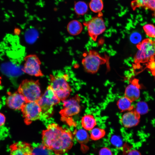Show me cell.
<instances>
[{
  "label": "cell",
  "mask_w": 155,
  "mask_h": 155,
  "mask_svg": "<svg viewBox=\"0 0 155 155\" xmlns=\"http://www.w3.org/2000/svg\"><path fill=\"white\" fill-rule=\"evenodd\" d=\"M38 33L34 29H31L26 32L25 37L27 42L31 43L34 42L37 39Z\"/></svg>",
  "instance_id": "obj_22"
},
{
  "label": "cell",
  "mask_w": 155,
  "mask_h": 155,
  "mask_svg": "<svg viewBox=\"0 0 155 155\" xmlns=\"http://www.w3.org/2000/svg\"><path fill=\"white\" fill-rule=\"evenodd\" d=\"M106 132L104 129L98 127L94 128L91 131L90 138L92 140H97L103 138Z\"/></svg>",
  "instance_id": "obj_21"
},
{
  "label": "cell",
  "mask_w": 155,
  "mask_h": 155,
  "mask_svg": "<svg viewBox=\"0 0 155 155\" xmlns=\"http://www.w3.org/2000/svg\"><path fill=\"white\" fill-rule=\"evenodd\" d=\"M153 15L155 17V10L153 11Z\"/></svg>",
  "instance_id": "obj_32"
},
{
  "label": "cell",
  "mask_w": 155,
  "mask_h": 155,
  "mask_svg": "<svg viewBox=\"0 0 155 155\" xmlns=\"http://www.w3.org/2000/svg\"><path fill=\"white\" fill-rule=\"evenodd\" d=\"M89 7L93 12L100 13L104 8L102 0H91L89 3Z\"/></svg>",
  "instance_id": "obj_20"
},
{
  "label": "cell",
  "mask_w": 155,
  "mask_h": 155,
  "mask_svg": "<svg viewBox=\"0 0 155 155\" xmlns=\"http://www.w3.org/2000/svg\"><path fill=\"white\" fill-rule=\"evenodd\" d=\"M75 138L80 143L86 144L89 141L90 136L86 131L84 129H80L74 132Z\"/></svg>",
  "instance_id": "obj_18"
},
{
  "label": "cell",
  "mask_w": 155,
  "mask_h": 155,
  "mask_svg": "<svg viewBox=\"0 0 155 155\" xmlns=\"http://www.w3.org/2000/svg\"><path fill=\"white\" fill-rule=\"evenodd\" d=\"M5 117L2 113H0V127L3 125L5 121Z\"/></svg>",
  "instance_id": "obj_30"
},
{
  "label": "cell",
  "mask_w": 155,
  "mask_h": 155,
  "mask_svg": "<svg viewBox=\"0 0 155 155\" xmlns=\"http://www.w3.org/2000/svg\"><path fill=\"white\" fill-rule=\"evenodd\" d=\"M140 86L138 82L135 80L126 88L125 96L132 102L137 100L140 96Z\"/></svg>",
  "instance_id": "obj_14"
},
{
  "label": "cell",
  "mask_w": 155,
  "mask_h": 155,
  "mask_svg": "<svg viewBox=\"0 0 155 155\" xmlns=\"http://www.w3.org/2000/svg\"><path fill=\"white\" fill-rule=\"evenodd\" d=\"M98 155H113L111 150L107 147H103L99 150Z\"/></svg>",
  "instance_id": "obj_28"
},
{
  "label": "cell",
  "mask_w": 155,
  "mask_h": 155,
  "mask_svg": "<svg viewBox=\"0 0 155 155\" xmlns=\"http://www.w3.org/2000/svg\"><path fill=\"white\" fill-rule=\"evenodd\" d=\"M60 101L49 85L36 102L41 108V116L48 118L51 116L53 113V106L58 104Z\"/></svg>",
  "instance_id": "obj_3"
},
{
  "label": "cell",
  "mask_w": 155,
  "mask_h": 155,
  "mask_svg": "<svg viewBox=\"0 0 155 155\" xmlns=\"http://www.w3.org/2000/svg\"><path fill=\"white\" fill-rule=\"evenodd\" d=\"M153 11L155 10V0H150L145 7Z\"/></svg>",
  "instance_id": "obj_29"
},
{
  "label": "cell",
  "mask_w": 155,
  "mask_h": 155,
  "mask_svg": "<svg viewBox=\"0 0 155 155\" xmlns=\"http://www.w3.org/2000/svg\"><path fill=\"white\" fill-rule=\"evenodd\" d=\"M142 39L140 34L136 32L132 33L130 36V40L131 42L133 44L139 43Z\"/></svg>",
  "instance_id": "obj_27"
},
{
  "label": "cell",
  "mask_w": 155,
  "mask_h": 155,
  "mask_svg": "<svg viewBox=\"0 0 155 155\" xmlns=\"http://www.w3.org/2000/svg\"><path fill=\"white\" fill-rule=\"evenodd\" d=\"M80 100L79 96L77 95L71 98L62 101L63 108L60 114L63 120H68V118L79 113L80 110Z\"/></svg>",
  "instance_id": "obj_9"
},
{
  "label": "cell",
  "mask_w": 155,
  "mask_h": 155,
  "mask_svg": "<svg viewBox=\"0 0 155 155\" xmlns=\"http://www.w3.org/2000/svg\"><path fill=\"white\" fill-rule=\"evenodd\" d=\"M83 27L81 23L76 20H73L70 22L67 26V30L71 35L76 36L81 33Z\"/></svg>",
  "instance_id": "obj_16"
},
{
  "label": "cell",
  "mask_w": 155,
  "mask_h": 155,
  "mask_svg": "<svg viewBox=\"0 0 155 155\" xmlns=\"http://www.w3.org/2000/svg\"><path fill=\"white\" fill-rule=\"evenodd\" d=\"M74 9L77 15L82 16L87 12L88 7L87 4L84 1H79L75 3Z\"/></svg>",
  "instance_id": "obj_19"
},
{
  "label": "cell",
  "mask_w": 155,
  "mask_h": 155,
  "mask_svg": "<svg viewBox=\"0 0 155 155\" xmlns=\"http://www.w3.org/2000/svg\"><path fill=\"white\" fill-rule=\"evenodd\" d=\"M150 0H133L131 3V6L134 10L135 8L140 7L145 8Z\"/></svg>",
  "instance_id": "obj_25"
},
{
  "label": "cell",
  "mask_w": 155,
  "mask_h": 155,
  "mask_svg": "<svg viewBox=\"0 0 155 155\" xmlns=\"http://www.w3.org/2000/svg\"><path fill=\"white\" fill-rule=\"evenodd\" d=\"M42 135L43 148L52 151L57 155L66 153L73 145V136L70 131L55 123L48 125L42 131Z\"/></svg>",
  "instance_id": "obj_1"
},
{
  "label": "cell",
  "mask_w": 155,
  "mask_h": 155,
  "mask_svg": "<svg viewBox=\"0 0 155 155\" xmlns=\"http://www.w3.org/2000/svg\"><path fill=\"white\" fill-rule=\"evenodd\" d=\"M135 110L140 115L147 113L148 111L147 104L144 102H139L137 104Z\"/></svg>",
  "instance_id": "obj_23"
},
{
  "label": "cell",
  "mask_w": 155,
  "mask_h": 155,
  "mask_svg": "<svg viewBox=\"0 0 155 155\" xmlns=\"http://www.w3.org/2000/svg\"><path fill=\"white\" fill-rule=\"evenodd\" d=\"M110 142L111 144L116 148H121L123 145L122 139L120 137L116 135H113L111 137Z\"/></svg>",
  "instance_id": "obj_26"
},
{
  "label": "cell",
  "mask_w": 155,
  "mask_h": 155,
  "mask_svg": "<svg viewBox=\"0 0 155 155\" xmlns=\"http://www.w3.org/2000/svg\"><path fill=\"white\" fill-rule=\"evenodd\" d=\"M140 115L135 109L125 113L120 121L124 127L129 128L137 125L140 122Z\"/></svg>",
  "instance_id": "obj_13"
},
{
  "label": "cell",
  "mask_w": 155,
  "mask_h": 155,
  "mask_svg": "<svg viewBox=\"0 0 155 155\" xmlns=\"http://www.w3.org/2000/svg\"><path fill=\"white\" fill-rule=\"evenodd\" d=\"M39 84L38 80H24L20 85L18 92L24 96L27 102H36L41 96Z\"/></svg>",
  "instance_id": "obj_4"
},
{
  "label": "cell",
  "mask_w": 155,
  "mask_h": 155,
  "mask_svg": "<svg viewBox=\"0 0 155 155\" xmlns=\"http://www.w3.org/2000/svg\"><path fill=\"white\" fill-rule=\"evenodd\" d=\"M24 60L25 63L22 68L23 72L36 77L43 75L40 69L41 61L36 55H28L25 57Z\"/></svg>",
  "instance_id": "obj_10"
},
{
  "label": "cell",
  "mask_w": 155,
  "mask_h": 155,
  "mask_svg": "<svg viewBox=\"0 0 155 155\" xmlns=\"http://www.w3.org/2000/svg\"><path fill=\"white\" fill-rule=\"evenodd\" d=\"M143 28L148 36L151 38H155V26L153 25L146 24L144 26Z\"/></svg>",
  "instance_id": "obj_24"
},
{
  "label": "cell",
  "mask_w": 155,
  "mask_h": 155,
  "mask_svg": "<svg viewBox=\"0 0 155 155\" xmlns=\"http://www.w3.org/2000/svg\"><path fill=\"white\" fill-rule=\"evenodd\" d=\"M127 155H142L140 152L137 150H133L130 151Z\"/></svg>",
  "instance_id": "obj_31"
},
{
  "label": "cell",
  "mask_w": 155,
  "mask_h": 155,
  "mask_svg": "<svg viewBox=\"0 0 155 155\" xmlns=\"http://www.w3.org/2000/svg\"><path fill=\"white\" fill-rule=\"evenodd\" d=\"M9 155H34L31 145L26 142L19 141L11 144L9 147Z\"/></svg>",
  "instance_id": "obj_11"
},
{
  "label": "cell",
  "mask_w": 155,
  "mask_h": 155,
  "mask_svg": "<svg viewBox=\"0 0 155 155\" xmlns=\"http://www.w3.org/2000/svg\"><path fill=\"white\" fill-rule=\"evenodd\" d=\"M21 110L24 123L27 125L39 119L41 117V108L36 102H27L23 105Z\"/></svg>",
  "instance_id": "obj_7"
},
{
  "label": "cell",
  "mask_w": 155,
  "mask_h": 155,
  "mask_svg": "<svg viewBox=\"0 0 155 155\" xmlns=\"http://www.w3.org/2000/svg\"><path fill=\"white\" fill-rule=\"evenodd\" d=\"M27 101L24 96L18 91L13 93H8L6 103L9 108L14 110L21 109Z\"/></svg>",
  "instance_id": "obj_12"
},
{
  "label": "cell",
  "mask_w": 155,
  "mask_h": 155,
  "mask_svg": "<svg viewBox=\"0 0 155 155\" xmlns=\"http://www.w3.org/2000/svg\"><path fill=\"white\" fill-rule=\"evenodd\" d=\"M106 61L97 52L90 50L85 55L82 60V63L86 72L93 74L96 73L100 65L106 63Z\"/></svg>",
  "instance_id": "obj_6"
},
{
  "label": "cell",
  "mask_w": 155,
  "mask_h": 155,
  "mask_svg": "<svg viewBox=\"0 0 155 155\" xmlns=\"http://www.w3.org/2000/svg\"><path fill=\"white\" fill-rule=\"evenodd\" d=\"M81 124L84 129L86 130L91 131L96 125V122L93 116L86 115L82 117Z\"/></svg>",
  "instance_id": "obj_15"
},
{
  "label": "cell",
  "mask_w": 155,
  "mask_h": 155,
  "mask_svg": "<svg viewBox=\"0 0 155 155\" xmlns=\"http://www.w3.org/2000/svg\"><path fill=\"white\" fill-rule=\"evenodd\" d=\"M50 85L55 92L61 100L66 99L71 92V89L67 81V75L59 73L50 75Z\"/></svg>",
  "instance_id": "obj_2"
},
{
  "label": "cell",
  "mask_w": 155,
  "mask_h": 155,
  "mask_svg": "<svg viewBox=\"0 0 155 155\" xmlns=\"http://www.w3.org/2000/svg\"><path fill=\"white\" fill-rule=\"evenodd\" d=\"M97 16L94 17L86 23H84L87 27L89 35L94 41L96 40L98 36L106 30L104 21L102 17L101 12Z\"/></svg>",
  "instance_id": "obj_8"
},
{
  "label": "cell",
  "mask_w": 155,
  "mask_h": 155,
  "mask_svg": "<svg viewBox=\"0 0 155 155\" xmlns=\"http://www.w3.org/2000/svg\"><path fill=\"white\" fill-rule=\"evenodd\" d=\"M132 102L125 96L120 98L117 102V105L121 111H131L133 108L131 104Z\"/></svg>",
  "instance_id": "obj_17"
},
{
  "label": "cell",
  "mask_w": 155,
  "mask_h": 155,
  "mask_svg": "<svg viewBox=\"0 0 155 155\" xmlns=\"http://www.w3.org/2000/svg\"><path fill=\"white\" fill-rule=\"evenodd\" d=\"M137 47L138 50L135 56L136 63H145L153 60L155 56V41L145 39L137 44Z\"/></svg>",
  "instance_id": "obj_5"
}]
</instances>
